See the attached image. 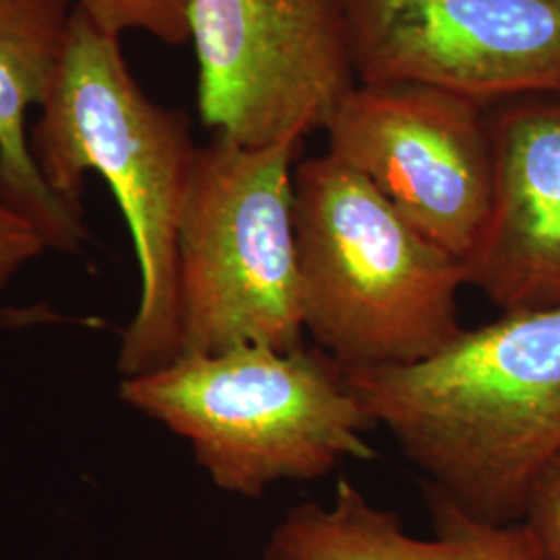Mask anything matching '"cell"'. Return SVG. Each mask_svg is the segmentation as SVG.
Here are the masks:
<instances>
[{"mask_svg": "<svg viewBox=\"0 0 560 560\" xmlns=\"http://www.w3.org/2000/svg\"><path fill=\"white\" fill-rule=\"evenodd\" d=\"M120 399L189 442L212 483L260 499L279 481L320 480L347 459L372 460L374 421L322 349L261 345L179 355L122 378Z\"/></svg>", "mask_w": 560, "mask_h": 560, "instance_id": "obj_4", "label": "cell"}, {"mask_svg": "<svg viewBox=\"0 0 560 560\" xmlns=\"http://www.w3.org/2000/svg\"><path fill=\"white\" fill-rule=\"evenodd\" d=\"M303 141L198 148L177 235L179 355L303 347L293 175Z\"/></svg>", "mask_w": 560, "mask_h": 560, "instance_id": "obj_5", "label": "cell"}, {"mask_svg": "<svg viewBox=\"0 0 560 560\" xmlns=\"http://www.w3.org/2000/svg\"><path fill=\"white\" fill-rule=\"evenodd\" d=\"M48 247L34 224L0 203V295L21 272Z\"/></svg>", "mask_w": 560, "mask_h": 560, "instance_id": "obj_14", "label": "cell"}, {"mask_svg": "<svg viewBox=\"0 0 560 560\" xmlns=\"http://www.w3.org/2000/svg\"><path fill=\"white\" fill-rule=\"evenodd\" d=\"M434 538H413L397 513L339 480L330 504L301 502L272 529L264 560H540L523 523L488 525L425 490Z\"/></svg>", "mask_w": 560, "mask_h": 560, "instance_id": "obj_11", "label": "cell"}, {"mask_svg": "<svg viewBox=\"0 0 560 560\" xmlns=\"http://www.w3.org/2000/svg\"><path fill=\"white\" fill-rule=\"evenodd\" d=\"M494 198L467 284L501 312L560 305V96L488 108Z\"/></svg>", "mask_w": 560, "mask_h": 560, "instance_id": "obj_9", "label": "cell"}, {"mask_svg": "<svg viewBox=\"0 0 560 560\" xmlns=\"http://www.w3.org/2000/svg\"><path fill=\"white\" fill-rule=\"evenodd\" d=\"M342 372L428 492L488 525L523 521L560 455V305L502 312L416 363Z\"/></svg>", "mask_w": 560, "mask_h": 560, "instance_id": "obj_1", "label": "cell"}, {"mask_svg": "<svg viewBox=\"0 0 560 560\" xmlns=\"http://www.w3.org/2000/svg\"><path fill=\"white\" fill-rule=\"evenodd\" d=\"M189 7L191 0H78L81 13L108 36L143 32L171 46L189 42Z\"/></svg>", "mask_w": 560, "mask_h": 560, "instance_id": "obj_12", "label": "cell"}, {"mask_svg": "<svg viewBox=\"0 0 560 560\" xmlns=\"http://www.w3.org/2000/svg\"><path fill=\"white\" fill-rule=\"evenodd\" d=\"M50 322H67V318H62L46 305L0 307V328H25V326L50 324Z\"/></svg>", "mask_w": 560, "mask_h": 560, "instance_id": "obj_15", "label": "cell"}, {"mask_svg": "<svg viewBox=\"0 0 560 560\" xmlns=\"http://www.w3.org/2000/svg\"><path fill=\"white\" fill-rule=\"evenodd\" d=\"M30 152L60 200L83 208L90 173L108 183L140 264V303L120 342L122 378L179 358L177 235L198 148L179 110L150 101L120 50L75 9L67 52Z\"/></svg>", "mask_w": 560, "mask_h": 560, "instance_id": "obj_2", "label": "cell"}, {"mask_svg": "<svg viewBox=\"0 0 560 560\" xmlns=\"http://www.w3.org/2000/svg\"><path fill=\"white\" fill-rule=\"evenodd\" d=\"M75 9L73 0H0V203L60 254H80L90 240L85 212L42 179L25 117L59 78Z\"/></svg>", "mask_w": 560, "mask_h": 560, "instance_id": "obj_10", "label": "cell"}, {"mask_svg": "<svg viewBox=\"0 0 560 560\" xmlns=\"http://www.w3.org/2000/svg\"><path fill=\"white\" fill-rule=\"evenodd\" d=\"M198 110L247 148L303 141L360 83L347 0H191Z\"/></svg>", "mask_w": 560, "mask_h": 560, "instance_id": "obj_6", "label": "cell"}, {"mask_svg": "<svg viewBox=\"0 0 560 560\" xmlns=\"http://www.w3.org/2000/svg\"><path fill=\"white\" fill-rule=\"evenodd\" d=\"M360 83H421L492 108L560 96V0H347Z\"/></svg>", "mask_w": 560, "mask_h": 560, "instance_id": "obj_8", "label": "cell"}, {"mask_svg": "<svg viewBox=\"0 0 560 560\" xmlns=\"http://www.w3.org/2000/svg\"><path fill=\"white\" fill-rule=\"evenodd\" d=\"M540 560H560V455L534 483L523 521Z\"/></svg>", "mask_w": 560, "mask_h": 560, "instance_id": "obj_13", "label": "cell"}, {"mask_svg": "<svg viewBox=\"0 0 560 560\" xmlns=\"http://www.w3.org/2000/svg\"><path fill=\"white\" fill-rule=\"evenodd\" d=\"M328 154L370 180L400 214L460 261L494 198L488 108L421 83H358L322 129Z\"/></svg>", "mask_w": 560, "mask_h": 560, "instance_id": "obj_7", "label": "cell"}, {"mask_svg": "<svg viewBox=\"0 0 560 560\" xmlns=\"http://www.w3.org/2000/svg\"><path fill=\"white\" fill-rule=\"evenodd\" d=\"M293 219L303 328L342 368L416 363L463 330V261L345 162L295 166Z\"/></svg>", "mask_w": 560, "mask_h": 560, "instance_id": "obj_3", "label": "cell"}]
</instances>
